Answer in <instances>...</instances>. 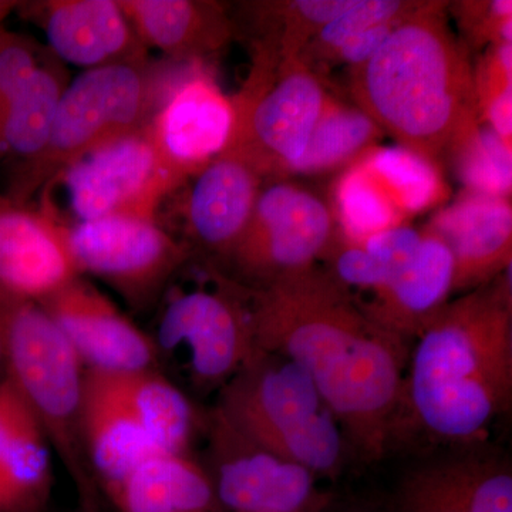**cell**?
<instances>
[{
	"label": "cell",
	"mask_w": 512,
	"mask_h": 512,
	"mask_svg": "<svg viewBox=\"0 0 512 512\" xmlns=\"http://www.w3.org/2000/svg\"><path fill=\"white\" fill-rule=\"evenodd\" d=\"M18 12L42 28L60 62L93 70L150 59L119 0L20 2Z\"/></svg>",
	"instance_id": "18"
},
{
	"label": "cell",
	"mask_w": 512,
	"mask_h": 512,
	"mask_svg": "<svg viewBox=\"0 0 512 512\" xmlns=\"http://www.w3.org/2000/svg\"><path fill=\"white\" fill-rule=\"evenodd\" d=\"M10 35H12V33L8 32V30H3L0 28V46H2L3 43L9 39Z\"/></svg>",
	"instance_id": "42"
},
{
	"label": "cell",
	"mask_w": 512,
	"mask_h": 512,
	"mask_svg": "<svg viewBox=\"0 0 512 512\" xmlns=\"http://www.w3.org/2000/svg\"><path fill=\"white\" fill-rule=\"evenodd\" d=\"M205 271L190 285L173 279L150 333L161 372L177 370L197 393L220 392L258 352L251 292L211 261Z\"/></svg>",
	"instance_id": "7"
},
{
	"label": "cell",
	"mask_w": 512,
	"mask_h": 512,
	"mask_svg": "<svg viewBox=\"0 0 512 512\" xmlns=\"http://www.w3.org/2000/svg\"><path fill=\"white\" fill-rule=\"evenodd\" d=\"M39 305L87 372L119 375L160 369L150 332L128 318L90 279L77 276Z\"/></svg>",
	"instance_id": "14"
},
{
	"label": "cell",
	"mask_w": 512,
	"mask_h": 512,
	"mask_svg": "<svg viewBox=\"0 0 512 512\" xmlns=\"http://www.w3.org/2000/svg\"><path fill=\"white\" fill-rule=\"evenodd\" d=\"M101 493L117 512H228L207 467L191 453H158Z\"/></svg>",
	"instance_id": "22"
},
{
	"label": "cell",
	"mask_w": 512,
	"mask_h": 512,
	"mask_svg": "<svg viewBox=\"0 0 512 512\" xmlns=\"http://www.w3.org/2000/svg\"><path fill=\"white\" fill-rule=\"evenodd\" d=\"M147 126L64 167L35 204L64 227L110 217L157 220L187 181L164 163Z\"/></svg>",
	"instance_id": "9"
},
{
	"label": "cell",
	"mask_w": 512,
	"mask_h": 512,
	"mask_svg": "<svg viewBox=\"0 0 512 512\" xmlns=\"http://www.w3.org/2000/svg\"><path fill=\"white\" fill-rule=\"evenodd\" d=\"M87 373L127 407L163 453H190L198 431H204L205 416L198 414L183 387L160 369L119 375Z\"/></svg>",
	"instance_id": "23"
},
{
	"label": "cell",
	"mask_w": 512,
	"mask_h": 512,
	"mask_svg": "<svg viewBox=\"0 0 512 512\" xmlns=\"http://www.w3.org/2000/svg\"><path fill=\"white\" fill-rule=\"evenodd\" d=\"M427 227L443 238L454 261V292L490 284L512 265L510 198L464 190Z\"/></svg>",
	"instance_id": "19"
},
{
	"label": "cell",
	"mask_w": 512,
	"mask_h": 512,
	"mask_svg": "<svg viewBox=\"0 0 512 512\" xmlns=\"http://www.w3.org/2000/svg\"><path fill=\"white\" fill-rule=\"evenodd\" d=\"M264 184L251 165L221 154L171 195L180 200L177 237L218 264L247 227Z\"/></svg>",
	"instance_id": "16"
},
{
	"label": "cell",
	"mask_w": 512,
	"mask_h": 512,
	"mask_svg": "<svg viewBox=\"0 0 512 512\" xmlns=\"http://www.w3.org/2000/svg\"><path fill=\"white\" fill-rule=\"evenodd\" d=\"M338 235L332 207L322 198L288 180L269 181L241 237L215 265L238 284L261 289L318 265Z\"/></svg>",
	"instance_id": "10"
},
{
	"label": "cell",
	"mask_w": 512,
	"mask_h": 512,
	"mask_svg": "<svg viewBox=\"0 0 512 512\" xmlns=\"http://www.w3.org/2000/svg\"><path fill=\"white\" fill-rule=\"evenodd\" d=\"M234 121L231 96L210 67L187 63L178 67L147 128L164 163L188 181L224 153Z\"/></svg>",
	"instance_id": "13"
},
{
	"label": "cell",
	"mask_w": 512,
	"mask_h": 512,
	"mask_svg": "<svg viewBox=\"0 0 512 512\" xmlns=\"http://www.w3.org/2000/svg\"><path fill=\"white\" fill-rule=\"evenodd\" d=\"M363 158L406 220L433 210L448 198L439 165L429 158L400 146H376Z\"/></svg>",
	"instance_id": "30"
},
{
	"label": "cell",
	"mask_w": 512,
	"mask_h": 512,
	"mask_svg": "<svg viewBox=\"0 0 512 512\" xmlns=\"http://www.w3.org/2000/svg\"><path fill=\"white\" fill-rule=\"evenodd\" d=\"M20 2H13V0H0V23L3 22L10 13L18 10Z\"/></svg>",
	"instance_id": "40"
},
{
	"label": "cell",
	"mask_w": 512,
	"mask_h": 512,
	"mask_svg": "<svg viewBox=\"0 0 512 512\" xmlns=\"http://www.w3.org/2000/svg\"><path fill=\"white\" fill-rule=\"evenodd\" d=\"M420 3L421 0H355L305 47L302 62L313 70L326 66L340 47L353 37L382 23L406 18L419 8Z\"/></svg>",
	"instance_id": "32"
},
{
	"label": "cell",
	"mask_w": 512,
	"mask_h": 512,
	"mask_svg": "<svg viewBox=\"0 0 512 512\" xmlns=\"http://www.w3.org/2000/svg\"><path fill=\"white\" fill-rule=\"evenodd\" d=\"M447 12L456 19L467 50L512 43L511 0L448 2Z\"/></svg>",
	"instance_id": "33"
},
{
	"label": "cell",
	"mask_w": 512,
	"mask_h": 512,
	"mask_svg": "<svg viewBox=\"0 0 512 512\" xmlns=\"http://www.w3.org/2000/svg\"><path fill=\"white\" fill-rule=\"evenodd\" d=\"M421 235H423L421 229L403 224L372 235L360 242V245L380 262L390 279L416 254Z\"/></svg>",
	"instance_id": "37"
},
{
	"label": "cell",
	"mask_w": 512,
	"mask_h": 512,
	"mask_svg": "<svg viewBox=\"0 0 512 512\" xmlns=\"http://www.w3.org/2000/svg\"><path fill=\"white\" fill-rule=\"evenodd\" d=\"M178 67H160L148 59L84 70L64 90L43 153L13 175L0 194L32 202L67 165L146 127Z\"/></svg>",
	"instance_id": "6"
},
{
	"label": "cell",
	"mask_w": 512,
	"mask_h": 512,
	"mask_svg": "<svg viewBox=\"0 0 512 512\" xmlns=\"http://www.w3.org/2000/svg\"><path fill=\"white\" fill-rule=\"evenodd\" d=\"M402 20L403 19L382 23V25L365 30V32L360 33V35L353 37L352 40H349L348 43L340 47L338 52L330 59L329 64H346V66H349V69L362 66L370 57L375 55L377 50L380 49V46L383 45L384 40L389 37L393 29L396 28Z\"/></svg>",
	"instance_id": "38"
},
{
	"label": "cell",
	"mask_w": 512,
	"mask_h": 512,
	"mask_svg": "<svg viewBox=\"0 0 512 512\" xmlns=\"http://www.w3.org/2000/svg\"><path fill=\"white\" fill-rule=\"evenodd\" d=\"M416 339L393 443L416 427L439 444L477 446L511 409V268L448 302Z\"/></svg>",
	"instance_id": "2"
},
{
	"label": "cell",
	"mask_w": 512,
	"mask_h": 512,
	"mask_svg": "<svg viewBox=\"0 0 512 512\" xmlns=\"http://www.w3.org/2000/svg\"><path fill=\"white\" fill-rule=\"evenodd\" d=\"M3 363V338L2 329H0V365Z\"/></svg>",
	"instance_id": "43"
},
{
	"label": "cell",
	"mask_w": 512,
	"mask_h": 512,
	"mask_svg": "<svg viewBox=\"0 0 512 512\" xmlns=\"http://www.w3.org/2000/svg\"><path fill=\"white\" fill-rule=\"evenodd\" d=\"M448 2L421 0L380 49L349 69V90L397 146L439 164L458 134L478 121L473 64L450 29Z\"/></svg>",
	"instance_id": "3"
},
{
	"label": "cell",
	"mask_w": 512,
	"mask_h": 512,
	"mask_svg": "<svg viewBox=\"0 0 512 512\" xmlns=\"http://www.w3.org/2000/svg\"><path fill=\"white\" fill-rule=\"evenodd\" d=\"M77 276L67 227L0 194V308L39 305Z\"/></svg>",
	"instance_id": "15"
},
{
	"label": "cell",
	"mask_w": 512,
	"mask_h": 512,
	"mask_svg": "<svg viewBox=\"0 0 512 512\" xmlns=\"http://www.w3.org/2000/svg\"><path fill=\"white\" fill-rule=\"evenodd\" d=\"M322 259L328 264V274L349 291L357 288L375 293L389 281L380 262L362 245L343 238L340 232Z\"/></svg>",
	"instance_id": "34"
},
{
	"label": "cell",
	"mask_w": 512,
	"mask_h": 512,
	"mask_svg": "<svg viewBox=\"0 0 512 512\" xmlns=\"http://www.w3.org/2000/svg\"><path fill=\"white\" fill-rule=\"evenodd\" d=\"M214 409L252 444L316 477L336 476L348 456L335 414L311 377L284 356L258 349L218 392Z\"/></svg>",
	"instance_id": "4"
},
{
	"label": "cell",
	"mask_w": 512,
	"mask_h": 512,
	"mask_svg": "<svg viewBox=\"0 0 512 512\" xmlns=\"http://www.w3.org/2000/svg\"><path fill=\"white\" fill-rule=\"evenodd\" d=\"M382 131L357 107L330 94L322 116L313 128L302 157L289 167L288 175L322 174L348 167L376 147Z\"/></svg>",
	"instance_id": "28"
},
{
	"label": "cell",
	"mask_w": 512,
	"mask_h": 512,
	"mask_svg": "<svg viewBox=\"0 0 512 512\" xmlns=\"http://www.w3.org/2000/svg\"><path fill=\"white\" fill-rule=\"evenodd\" d=\"M69 74L52 53L20 90L0 126V165L9 177L28 167L45 150Z\"/></svg>",
	"instance_id": "26"
},
{
	"label": "cell",
	"mask_w": 512,
	"mask_h": 512,
	"mask_svg": "<svg viewBox=\"0 0 512 512\" xmlns=\"http://www.w3.org/2000/svg\"><path fill=\"white\" fill-rule=\"evenodd\" d=\"M477 117L498 97L512 90V43L488 46L473 67Z\"/></svg>",
	"instance_id": "36"
},
{
	"label": "cell",
	"mask_w": 512,
	"mask_h": 512,
	"mask_svg": "<svg viewBox=\"0 0 512 512\" xmlns=\"http://www.w3.org/2000/svg\"><path fill=\"white\" fill-rule=\"evenodd\" d=\"M9 390L8 383L3 379L0 382V441L5 431L6 417H8Z\"/></svg>",
	"instance_id": "39"
},
{
	"label": "cell",
	"mask_w": 512,
	"mask_h": 512,
	"mask_svg": "<svg viewBox=\"0 0 512 512\" xmlns=\"http://www.w3.org/2000/svg\"><path fill=\"white\" fill-rule=\"evenodd\" d=\"M77 274L100 279L128 308L154 311L194 252L157 220L110 217L67 227Z\"/></svg>",
	"instance_id": "11"
},
{
	"label": "cell",
	"mask_w": 512,
	"mask_h": 512,
	"mask_svg": "<svg viewBox=\"0 0 512 512\" xmlns=\"http://www.w3.org/2000/svg\"><path fill=\"white\" fill-rule=\"evenodd\" d=\"M249 292L256 348L311 377L350 454L367 464L383 460L393 447L409 340L370 318L318 265Z\"/></svg>",
	"instance_id": "1"
},
{
	"label": "cell",
	"mask_w": 512,
	"mask_h": 512,
	"mask_svg": "<svg viewBox=\"0 0 512 512\" xmlns=\"http://www.w3.org/2000/svg\"><path fill=\"white\" fill-rule=\"evenodd\" d=\"M512 148L505 146L485 124L474 121L458 134L446 156L466 190L510 198L512 187Z\"/></svg>",
	"instance_id": "31"
},
{
	"label": "cell",
	"mask_w": 512,
	"mask_h": 512,
	"mask_svg": "<svg viewBox=\"0 0 512 512\" xmlns=\"http://www.w3.org/2000/svg\"><path fill=\"white\" fill-rule=\"evenodd\" d=\"M9 403L0 441V512H40L52 488V448L18 392Z\"/></svg>",
	"instance_id": "25"
},
{
	"label": "cell",
	"mask_w": 512,
	"mask_h": 512,
	"mask_svg": "<svg viewBox=\"0 0 512 512\" xmlns=\"http://www.w3.org/2000/svg\"><path fill=\"white\" fill-rule=\"evenodd\" d=\"M330 93L301 57L281 60L254 49L251 72L235 96L231 140L222 154L245 161L268 181L285 180L302 157Z\"/></svg>",
	"instance_id": "8"
},
{
	"label": "cell",
	"mask_w": 512,
	"mask_h": 512,
	"mask_svg": "<svg viewBox=\"0 0 512 512\" xmlns=\"http://www.w3.org/2000/svg\"><path fill=\"white\" fill-rule=\"evenodd\" d=\"M330 207L340 235L356 244L406 221L363 157L348 165L336 180Z\"/></svg>",
	"instance_id": "29"
},
{
	"label": "cell",
	"mask_w": 512,
	"mask_h": 512,
	"mask_svg": "<svg viewBox=\"0 0 512 512\" xmlns=\"http://www.w3.org/2000/svg\"><path fill=\"white\" fill-rule=\"evenodd\" d=\"M148 52L175 64L207 63L237 37L227 6L214 0H119Z\"/></svg>",
	"instance_id": "20"
},
{
	"label": "cell",
	"mask_w": 512,
	"mask_h": 512,
	"mask_svg": "<svg viewBox=\"0 0 512 512\" xmlns=\"http://www.w3.org/2000/svg\"><path fill=\"white\" fill-rule=\"evenodd\" d=\"M6 376L63 464L84 512H97L100 488L83 441L86 369L37 303L0 308Z\"/></svg>",
	"instance_id": "5"
},
{
	"label": "cell",
	"mask_w": 512,
	"mask_h": 512,
	"mask_svg": "<svg viewBox=\"0 0 512 512\" xmlns=\"http://www.w3.org/2000/svg\"><path fill=\"white\" fill-rule=\"evenodd\" d=\"M49 50L12 33L0 46V126L13 100L36 72Z\"/></svg>",
	"instance_id": "35"
},
{
	"label": "cell",
	"mask_w": 512,
	"mask_h": 512,
	"mask_svg": "<svg viewBox=\"0 0 512 512\" xmlns=\"http://www.w3.org/2000/svg\"><path fill=\"white\" fill-rule=\"evenodd\" d=\"M416 254L387 284L362 303L363 311L400 338H417L439 316L454 292V261L450 248L433 229L421 228Z\"/></svg>",
	"instance_id": "21"
},
{
	"label": "cell",
	"mask_w": 512,
	"mask_h": 512,
	"mask_svg": "<svg viewBox=\"0 0 512 512\" xmlns=\"http://www.w3.org/2000/svg\"><path fill=\"white\" fill-rule=\"evenodd\" d=\"M355 0H268L242 3L255 45L284 60L298 59L305 47Z\"/></svg>",
	"instance_id": "27"
},
{
	"label": "cell",
	"mask_w": 512,
	"mask_h": 512,
	"mask_svg": "<svg viewBox=\"0 0 512 512\" xmlns=\"http://www.w3.org/2000/svg\"><path fill=\"white\" fill-rule=\"evenodd\" d=\"M342 512H393L390 510H375V508H349V510H343Z\"/></svg>",
	"instance_id": "41"
},
{
	"label": "cell",
	"mask_w": 512,
	"mask_h": 512,
	"mask_svg": "<svg viewBox=\"0 0 512 512\" xmlns=\"http://www.w3.org/2000/svg\"><path fill=\"white\" fill-rule=\"evenodd\" d=\"M477 446L410 468L392 511L512 512L511 464Z\"/></svg>",
	"instance_id": "17"
},
{
	"label": "cell",
	"mask_w": 512,
	"mask_h": 512,
	"mask_svg": "<svg viewBox=\"0 0 512 512\" xmlns=\"http://www.w3.org/2000/svg\"><path fill=\"white\" fill-rule=\"evenodd\" d=\"M82 420L84 448L100 491L163 453L127 407L87 372Z\"/></svg>",
	"instance_id": "24"
},
{
	"label": "cell",
	"mask_w": 512,
	"mask_h": 512,
	"mask_svg": "<svg viewBox=\"0 0 512 512\" xmlns=\"http://www.w3.org/2000/svg\"><path fill=\"white\" fill-rule=\"evenodd\" d=\"M204 466L228 512H330L332 495L298 464L262 450L217 410L205 414Z\"/></svg>",
	"instance_id": "12"
}]
</instances>
